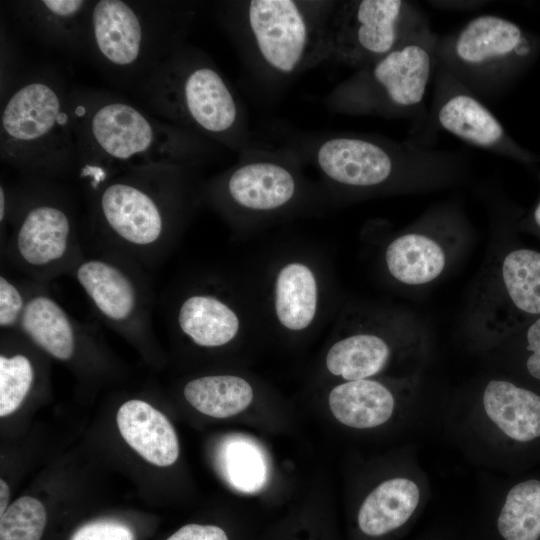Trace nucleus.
<instances>
[{
    "label": "nucleus",
    "mask_w": 540,
    "mask_h": 540,
    "mask_svg": "<svg viewBox=\"0 0 540 540\" xmlns=\"http://www.w3.org/2000/svg\"><path fill=\"white\" fill-rule=\"evenodd\" d=\"M78 178L87 193L129 170L190 166L211 156L213 143L103 89L71 87Z\"/></svg>",
    "instance_id": "1"
},
{
    "label": "nucleus",
    "mask_w": 540,
    "mask_h": 540,
    "mask_svg": "<svg viewBox=\"0 0 540 540\" xmlns=\"http://www.w3.org/2000/svg\"><path fill=\"white\" fill-rule=\"evenodd\" d=\"M195 168L150 166L107 180L88 194L94 236L103 247L145 268L156 265L169 253L202 200Z\"/></svg>",
    "instance_id": "2"
},
{
    "label": "nucleus",
    "mask_w": 540,
    "mask_h": 540,
    "mask_svg": "<svg viewBox=\"0 0 540 540\" xmlns=\"http://www.w3.org/2000/svg\"><path fill=\"white\" fill-rule=\"evenodd\" d=\"M438 423L474 465L506 476L540 466V391L508 374L487 377L453 398Z\"/></svg>",
    "instance_id": "3"
},
{
    "label": "nucleus",
    "mask_w": 540,
    "mask_h": 540,
    "mask_svg": "<svg viewBox=\"0 0 540 540\" xmlns=\"http://www.w3.org/2000/svg\"><path fill=\"white\" fill-rule=\"evenodd\" d=\"M70 89L49 67L17 76L2 93L0 159L26 177L55 180L76 172Z\"/></svg>",
    "instance_id": "4"
},
{
    "label": "nucleus",
    "mask_w": 540,
    "mask_h": 540,
    "mask_svg": "<svg viewBox=\"0 0 540 540\" xmlns=\"http://www.w3.org/2000/svg\"><path fill=\"white\" fill-rule=\"evenodd\" d=\"M196 9L180 1H93L84 54L114 85L134 89L184 43Z\"/></svg>",
    "instance_id": "5"
},
{
    "label": "nucleus",
    "mask_w": 540,
    "mask_h": 540,
    "mask_svg": "<svg viewBox=\"0 0 540 540\" xmlns=\"http://www.w3.org/2000/svg\"><path fill=\"white\" fill-rule=\"evenodd\" d=\"M141 107L212 143L237 147L244 134L237 96L213 61L183 43L134 89Z\"/></svg>",
    "instance_id": "6"
},
{
    "label": "nucleus",
    "mask_w": 540,
    "mask_h": 540,
    "mask_svg": "<svg viewBox=\"0 0 540 540\" xmlns=\"http://www.w3.org/2000/svg\"><path fill=\"white\" fill-rule=\"evenodd\" d=\"M7 225L5 256L30 280L47 284L70 275L84 255L72 202L53 180L26 177L9 192Z\"/></svg>",
    "instance_id": "7"
},
{
    "label": "nucleus",
    "mask_w": 540,
    "mask_h": 540,
    "mask_svg": "<svg viewBox=\"0 0 540 540\" xmlns=\"http://www.w3.org/2000/svg\"><path fill=\"white\" fill-rule=\"evenodd\" d=\"M333 2L251 0L228 3L221 12L257 63L269 74L284 77L329 60Z\"/></svg>",
    "instance_id": "8"
},
{
    "label": "nucleus",
    "mask_w": 540,
    "mask_h": 540,
    "mask_svg": "<svg viewBox=\"0 0 540 540\" xmlns=\"http://www.w3.org/2000/svg\"><path fill=\"white\" fill-rule=\"evenodd\" d=\"M456 155L411 143L354 134L322 141L314 152L325 180L351 193H370L430 183L456 172Z\"/></svg>",
    "instance_id": "9"
},
{
    "label": "nucleus",
    "mask_w": 540,
    "mask_h": 540,
    "mask_svg": "<svg viewBox=\"0 0 540 540\" xmlns=\"http://www.w3.org/2000/svg\"><path fill=\"white\" fill-rule=\"evenodd\" d=\"M439 37L429 23L340 83L329 106L348 115L407 117L422 107L437 65Z\"/></svg>",
    "instance_id": "10"
},
{
    "label": "nucleus",
    "mask_w": 540,
    "mask_h": 540,
    "mask_svg": "<svg viewBox=\"0 0 540 540\" xmlns=\"http://www.w3.org/2000/svg\"><path fill=\"white\" fill-rule=\"evenodd\" d=\"M338 337L325 355L327 371L341 381L382 377L394 366L423 375L430 358L424 332L406 317L380 309L346 310Z\"/></svg>",
    "instance_id": "11"
},
{
    "label": "nucleus",
    "mask_w": 540,
    "mask_h": 540,
    "mask_svg": "<svg viewBox=\"0 0 540 540\" xmlns=\"http://www.w3.org/2000/svg\"><path fill=\"white\" fill-rule=\"evenodd\" d=\"M540 43L513 21L492 14L439 39L437 62L477 97L492 95L535 59Z\"/></svg>",
    "instance_id": "12"
},
{
    "label": "nucleus",
    "mask_w": 540,
    "mask_h": 540,
    "mask_svg": "<svg viewBox=\"0 0 540 540\" xmlns=\"http://www.w3.org/2000/svg\"><path fill=\"white\" fill-rule=\"evenodd\" d=\"M540 316V252L517 248L492 256L474 285L471 332L486 348L502 345Z\"/></svg>",
    "instance_id": "13"
},
{
    "label": "nucleus",
    "mask_w": 540,
    "mask_h": 540,
    "mask_svg": "<svg viewBox=\"0 0 540 540\" xmlns=\"http://www.w3.org/2000/svg\"><path fill=\"white\" fill-rule=\"evenodd\" d=\"M145 267L107 247L84 254L70 275L88 297L95 313L108 326L132 341H149L153 334L154 295Z\"/></svg>",
    "instance_id": "14"
},
{
    "label": "nucleus",
    "mask_w": 540,
    "mask_h": 540,
    "mask_svg": "<svg viewBox=\"0 0 540 540\" xmlns=\"http://www.w3.org/2000/svg\"><path fill=\"white\" fill-rule=\"evenodd\" d=\"M426 24L423 13L408 1H334L328 20L329 60L359 69Z\"/></svg>",
    "instance_id": "15"
},
{
    "label": "nucleus",
    "mask_w": 540,
    "mask_h": 540,
    "mask_svg": "<svg viewBox=\"0 0 540 540\" xmlns=\"http://www.w3.org/2000/svg\"><path fill=\"white\" fill-rule=\"evenodd\" d=\"M301 194L299 173L271 156L242 161L202 186V199L233 222L275 217L291 209Z\"/></svg>",
    "instance_id": "16"
},
{
    "label": "nucleus",
    "mask_w": 540,
    "mask_h": 540,
    "mask_svg": "<svg viewBox=\"0 0 540 540\" xmlns=\"http://www.w3.org/2000/svg\"><path fill=\"white\" fill-rule=\"evenodd\" d=\"M423 384V375L341 381L330 390L328 405L339 423L354 430L399 421L416 431L425 423H438L442 408L431 403Z\"/></svg>",
    "instance_id": "17"
},
{
    "label": "nucleus",
    "mask_w": 540,
    "mask_h": 540,
    "mask_svg": "<svg viewBox=\"0 0 540 540\" xmlns=\"http://www.w3.org/2000/svg\"><path fill=\"white\" fill-rule=\"evenodd\" d=\"M433 114L438 125L473 146L530 163L535 156L517 144L502 123L454 75L437 62Z\"/></svg>",
    "instance_id": "18"
},
{
    "label": "nucleus",
    "mask_w": 540,
    "mask_h": 540,
    "mask_svg": "<svg viewBox=\"0 0 540 540\" xmlns=\"http://www.w3.org/2000/svg\"><path fill=\"white\" fill-rule=\"evenodd\" d=\"M430 496L431 483L413 445L397 468L364 495L357 511L358 528L374 538L393 533L413 519Z\"/></svg>",
    "instance_id": "19"
},
{
    "label": "nucleus",
    "mask_w": 540,
    "mask_h": 540,
    "mask_svg": "<svg viewBox=\"0 0 540 540\" xmlns=\"http://www.w3.org/2000/svg\"><path fill=\"white\" fill-rule=\"evenodd\" d=\"M172 327L197 347L217 349L235 341L245 327L244 317L226 289L206 283L184 291L171 316Z\"/></svg>",
    "instance_id": "20"
},
{
    "label": "nucleus",
    "mask_w": 540,
    "mask_h": 540,
    "mask_svg": "<svg viewBox=\"0 0 540 540\" xmlns=\"http://www.w3.org/2000/svg\"><path fill=\"white\" fill-rule=\"evenodd\" d=\"M451 223L450 213H432L395 236L384 250L389 276L407 286L426 285L438 279L449 261L445 233Z\"/></svg>",
    "instance_id": "21"
},
{
    "label": "nucleus",
    "mask_w": 540,
    "mask_h": 540,
    "mask_svg": "<svg viewBox=\"0 0 540 540\" xmlns=\"http://www.w3.org/2000/svg\"><path fill=\"white\" fill-rule=\"evenodd\" d=\"M322 282L308 260L292 257L282 261L271 279L270 304L278 327L288 333H303L313 327L322 302Z\"/></svg>",
    "instance_id": "22"
},
{
    "label": "nucleus",
    "mask_w": 540,
    "mask_h": 540,
    "mask_svg": "<svg viewBox=\"0 0 540 540\" xmlns=\"http://www.w3.org/2000/svg\"><path fill=\"white\" fill-rule=\"evenodd\" d=\"M91 0H23L9 7L20 28L45 46L84 53Z\"/></svg>",
    "instance_id": "23"
},
{
    "label": "nucleus",
    "mask_w": 540,
    "mask_h": 540,
    "mask_svg": "<svg viewBox=\"0 0 540 540\" xmlns=\"http://www.w3.org/2000/svg\"><path fill=\"white\" fill-rule=\"evenodd\" d=\"M490 495L501 540H540V472L506 476Z\"/></svg>",
    "instance_id": "24"
},
{
    "label": "nucleus",
    "mask_w": 540,
    "mask_h": 540,
    "mask_svg": "<svg viewBox=\"0 0 540 540\" xmlns=\"http://www.w3.org/2000/svg\"><path fill=\"white\" fill-rule=\"evenodd\" d=\"M116 420L124 440L145 460L160 467L175 463L179 456L178 438L159 410L146 401L131 399L121 405Z\"/></svg>",
    "instance_id": "25"
},
{
    "label": "nucleus",
    "mask_w": 540,
    "mask_h": 540,
    "mask_svg": "<svg viewBox=\"0 0 540 540\" xmlns=\"http://www.w3.org/2000/svg\"><path fill=\"white\" fill-rule=\"evenodd\" d=\"M183 394L197 411L215 418H227L243 412L254 397L252 385L233 374L194 378L185 384Z\"/></svg>",
    "instance_id": "26"
},
{
    "label": "nucleus",
    "mask_w": 540,
    "mask_h": 540,
    "mask_svg": "<svg viewBox=\"0 0 540 540\" xmlns=\"http://www.w3.org/2000/svg\"><path fill=\"white\" fill-rule=\"evenodd\" d=\"M219 469L236 490L253 493L267 480V464L261 449L251 440L234 436L223 441L217 454Z\"/></svg>",
    "instance_id": "27"
},
{
    "label": "nucleus",
    "mask_w": 540,
    "mask_h": 540,
    "mask_svg": "<svg viewBox=\"0 0 540 540\" xmlns=\"http://www.w3.org/2000/svg\"><path fill=\"white\" fill-rule=\"evenodd\" d=\"M35 368L23 353L0 355V416L16 411L30 393L35 381Z\"/></svg>",
    "instance_id": "28"
},
{
    "label": "nucleus",
    "mask_w": 540,
    "mask_h": 540,
    "mask_svg": "<svg viewBox=\"0 0 540 540\" xmlns=\"http://www.w3.org/2000/svg\"><path fill=\"white\" fill-rule=\"evenodd\" d=\"M46 525V511L36 498L23 496L1 515L0 540H40Z\"/></svg>",
    "instance_id": "29"
},
{
    "label": "nucleus",
    "mask_w": 540,
    "mask_h": 540,
    "mask_svg": "<svg viewBox=\"0 0 540 540\" xmlns=\"http://www.w3.org/2000/svg\"><path fill=\"white\" fill-rule=\"evenodd\" d=\"M508 375L540 391V316L526 329L521 343L507 355Z\"/></svg>",
    "instance_id": "30"
},
{
    "label": "nucleus",
    "mask_w": 540,
    "mask_h": 540,
    "mask_svg": "<svg viewBox=\"0 0 540 540\" xmlns=\"http://www.w3.org/2000/svg\"><path fill=\"white\" fill-rule=\"evenodd\" d=\"M27 302L26 282H18L5 273L0 275V328L15 331Z\"/></svg>",
    "instance_id": "31"
},
{
    "label": "nucleus",
    "mask_w": 540,
    "mask_h": 540,
    "mask_svg": "<svg viewBox=\"0 0 540 540\" xmlns=\"http://www.w3.org/2000/svg\"><path fill=\"white\" fill-rule=\"evenodd\" d=\"M71 540H135L134 533L126 524L102 520L80 527Z\"/></svg>",
    "instance_id": "32"
},
{
    "label": "nucleus",
    "mask_w": 540,
    "mask_h": 540,
    "mask_svg": "<svg viewBox=\"0 0 540 540\" xmlns=\"http://www.w3.org/2000/svg\"><path fill=\"white\" fill-rule=\"evenodd\" d=\"M166 540H228L225 531L214 525L188 524Z\"/></svg>",
    "instance_id": "33"
},
{
    "label": "nucleus",
    "mask_w": 540,
    "mask_h": 540,
    "mask_svg": "<svg viewBox=\"0 0 540 540\" xmlns=\"http://www.w3.org/2000/svg\"><path fill=\"white\" fill-rule=\"evenodd\" d=\"M10 498V489L8 484L1 479L0 480V516L7 510Z\"/></svg>",
    "instance_id": "34"
},
{
    "label": "nucleus",
    "mask_w": 540,
    "mask_h": 540,
    "mask_svg": "<svg viewBox=\"0 0 540 540\" xmlns=\"http://www.w3.org/2000/svg\"><path fill=\"white\" fill-rule=\"evenodd\" d=\"M532 221L535 226L540 229V201L537 203L532 212Z\"/></svg>",
    "instance_id": "35"
}]
</instances>
